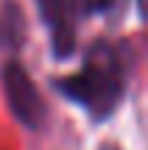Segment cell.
<instances>
[{"label":"cell","mask_w":148,"mask_h":150,"mask_svg":"<svg viewBox=\"0 0 148 150\" xmlns=\"http://www.w3.org/2000/svg\"><path fill=\"white\" fill-rule=\"evenodd\" d=\"M3 89H6V100H9L14 117L28 128H36L45 117V103L39 97L34 81L22 70V64L9 61L3 67Z\"/></svg>","instance_id":"obj_2"},{"label":"cell","mask_w":148,"mask_h":150,"mask_svg":"<svg viewBox=\"0 0 148 150\" xmlns=\"http://www.w3.org/2000/svg\"><path fill=\"white\" fill-rule=\"evenodd\" d=\"M112 0H78V8L84 11V14H98V11L109 8Z\"/></svg>","instance_id":"obj_4"},{"label":"cell","mask_w":148,"mask_h":150,"mask_svg":"<svg viewBox=\"0 0 148 150\" xmlns=\"http://www.w3.org/2000/svg\"><path fill=\"white\" fill-rule=\"evenodd\" d=\"M59 86L67 97L104 117L123 97V64L106 42H95L84 59L81 72L59 81Z\"/></svg>","instance_id":"obj_1"},{"label":"cell","mask_w":148,"mask_h":150,"mask_svg":"<svg viewBox=\"0 0 148 150\" xmlns=\"http://www.w3.org/2000/svg\"><path fill=\"white\" fill-rule=\"evenodd\" d=\"M39 11H42L45 22L50 28L53 45L59 50V56L70 53L73 47V14L78 8V0H36Z\"/></svg>","instance_id":"obj_3"}]
</instances>
